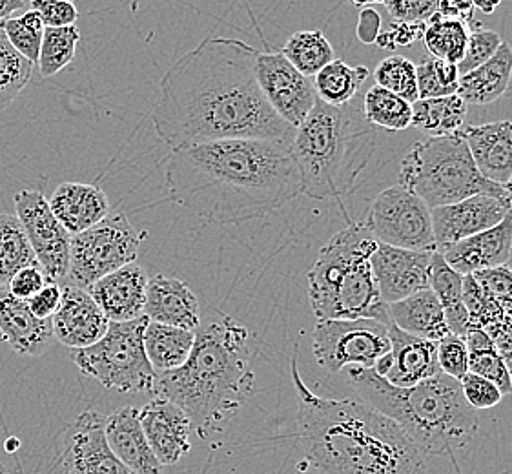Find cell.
Wrapping results in <instances>:
<instances>
[{"label":"cell","mask_w":512,"mask_h":474,"mask_svg":"<svg viewBox=\"0 0 512 474\" xmlns=\"http://www.w3.org/2000/svg\"><path fill=\"white\" fill-rule=\"evenodd\" d=\"M104 422L103 414L86 411L68 425L62 438L64 474H134L110 449Z\"/></svg>","instance_id":"9a60e30c"},{"label":"cell","mask_w":512,"mask_h":474,"mask_svg":"<svg viewBox=\"0 0 512 474\" xmlns=\"http://www.w3.org/2000/svg\"><path fill=\"white\" fill-rule=\"evenodd\" d=\"M166 188L208 223L236 225L285 207L303 194V181L290 143L241 137L172 150Z\"/></svg>","instance_id":"7a4b0ae2"},{"label":"cell","mask_w":512,"mask_h":474,"mask_svg":"<svg viewBox=\"0 0 512 474\" xmlns=\"http://www.w3.org/2000/svg\"><path fill=\"white\" fill-rule=\"evenodd\" d=\"M465 343L469 351V372L480 374L500 387L505 394L512 392V374L500 352L496 351L489 334L483 329H469L465 334Z\"/></svg>","instance_id":"d590c367"},{"label":"cell","mask_w":512,"mask_h":474,"mask_svg":"<svg viewBox=\"0 0 512 474\" xmlns=\"http://www.w3.org/2000/svg\"><path fill=\"white\" fill-rule=\"evenodd\" d=\"M146 316L130 321H110L101 340L72 351L77 369L103 385L108 391L154 392L157 372L144 352Z\"/></svg>","instance_id":"9c48e42d"},{"label":"cell","mask_w":512,"mask_h":474,"mask_svg":"<svg viewBox=\"0 0 512 474\" xmlns=\"http://www.w3.org/2000/svg\"><path fill=\"white\" fill-rule=\"evenodd\" d=\"M281 53L288 62L307 77H314L336 59L334 46L321 30L296 31L283 46Z\"/></svg>","instance_id":"e575fe53"},{"label":"cell","mask_w":512,"mask_h":474,"mask_svg":"<svg viewBox=\"0 0 512 474\" xmlns=\"http://www.w3.org/2000/svg\"><path fill=\"white\" fill-rule=\"evenodd\" d=\"M48 281H52V279L46 276V272H44L41 265L37 263V265H30V267H24L22 270H19L4 287L10 290L15 298L28 301V299L33 298Z\"/></svg>","instance_id":"816d5d0a"},{"label":"cell","mask_w":512,"mask_h":474,"mask_svg":"<svg viewBox=\"0 0 512 474\" xmlns=\"http://www.w3.org/2000/svg\"><path fill=\"white\" fill-rule=\"evenodd\" d=\"M512 245V212L498 225L440 248L443 259L461 276L507 265Z\"/></svg>","instance_id":"44dd1931"},{"label":"cell","mask_w":512,"mask_h":474,"mask_svg":"<svg viewBox=\"0 0 512 474\" xmlns=\"http://www.w3.org/2000/svg\"><path fill=\"white\" fill-rule=\"evenodd\" d=\"M26 6V0H0V22L13 17V13L22 10Z\"/></svg>","instance_id":"680465c9"},{"label":"cell","mask_w":512,"mask_h":474,"mask_svg":"<svg viewBox=\"0 0 512 474\" xmlns=\"http://www.w3.org/2000/svg\"><path fill=\"white\" fill-rule=\"evenodd\" d=\"M0 334L19 356L37 358L48 349L52 340V320H41L31 312L28 301L15 298L0 285Z\"/></svg>","instance_id":"603a6c76"},{"label":"cell","mask_w":512,"mask_h":474,"mask_svg":"<svg viewBox=\"0 0 512 474\" xmlns=\"http://www.w3.org/2000/svg\"><path fill=\"white\" fill-rule=\"evenodd\" d=\"M369 73L365 66H350L341 59H334L312 77V83L319 101L343 108L358 95L359 88L369 79Z\"/></svg>","instance_id":"d6a6232c"},{"label":"cell","mask_w":512,"mask_h":474,"mask_svg":"<svg viewBox=\"0 0 512 474\" xmlns=\"http://www.w3.org/2000/svg\"><path fill=\"white\" fill-rule=\"evenodd\" d=\"M110 320L88 290L62 287L61 305L53 314V336L70 351L90 347L103 338Z\"/></svg>","instance_id":"ffe728a7"},{"label":"cell","mask_w":512,"mask_h":474,"mask_svg":"<svg viewBox=\"0 0 512 474\" xmlns=\"http://www.w3.org/2000/svg\"><path fill=\"white\" fill-rule=\"evenodd\" d=\"M503 188H505V194H507V201H509V207H511L512 212V174L511 177H509V181L503 185Z\"/></svg>","instance_id":"6125c7cd"},{"label":"cell","mask_w":512,"mask_h":474,"mask_svg":"<svg viewBox=\"0 0 512 474\" xmlns=\"http://www.w3.org/2000/svg\"><path fill=\"white\" fill-rule=\"evenodd\" d=\"M33 62L17 52L0 30V112L24 92L33 73Z\"/></svg>","instance_id":"ab89813d"},{"label":"cell","mask_w":512,"mask_h":474,"mask_svg":"<svg viewBox=\"0 0 512 474\" xmlns=\"http://www.w3.org/2000/svg\"><path fill=\"white\" fill-rule=\"evenodd\" d=\"M463 303L469 318V329H489L505 318L502 307L472 274L463 276Z\"/></svg>","instance_id":"ee69618b"},{"label":"cell","mask_w":512,"mask_h":474,"mask_svg":"<svg viewBox=\"0 0 512 474\" xmlns=\"http://www.w3.org/2000/svg\"><path fill=\"white\" fill-rule=\"evenodd\" d=\"M0 30L4 31L6 39L22 57L37 64L44 35V24L37 11L28 10L22 15L0 22Z\"/></svg>","instance_id":"b9f144b4"},{"label":"cell","mask_w":512,"mask_h":474,"mask_svg":"<svg viewBox=\"0 0 512 474\" xmlns=\"http://www.w3.org/2000/svg\"><path fill=\"white\" fill-rule=\"evenodd\" d=\"M372 272L385 303H396L423 289H431V250H410L378 243Z\"/></svg>","instance_id":"2e32d148"},{"label":"cell","mask_w":512,"mask_h":474,"mask_svg":"<svg viewBox=\"0 0 512 474\" xmlns=\"http://www.w3.org/2000/svg\"><path fill=\"white\" fill-rule=\"evenodd\" d=\"M431 289L440 301L451 332L465 338L469 318L463 303V276L443 259L438 250L432 252Z\"/></svg>","instance_id":"4dcf8cb0"},{"label":"cell","mask_w":512,"mask_h":474,"mask_svg":"<svg viewBox=\"0 0 512 474\" xmlns=\"http://www.w3.org/2000/svg\"><path fill=\"white\" fill-rule=\"evenodd\" d=\"M390 321L414 336L425 340L440 341L451 329L445 320V312L432 289H423L409 298L389 305Z\"/></svg>","instance_id":"f1b7e54d"},{"label":"cell","mask_w":512,"mask_h":474,"mask_svg":"<svg viewBox=\"0 0 512 474\" xmlns=\"http://www.w3.org/2000/svg\"><path fill=\"white\" fill-rule=\"evenodd\" d=\"M416 77H418L420 99L447 97V95L458 93L460 72H458V66L452 62L431 57L416 66Z\"/></svg>","instance_id":"7bdbcfd3"},{"label":"cell","mask_w":512,"mask_h":474,"mask_svg":"<svg viewBox=\"0 0 512 474\" xmlns=\"http://www.w3.org/2000/svg\"><path fill=\"white\" fill-rule=\"evenodd\" d=\"M512 79L511 44L502 42L498 52L482 66L460 75L458 95L467 104L496 103L509 90Z\"/></svg>","instance_id":"83f0119b"},{"label":"cell","mask_w":512,"mask_h":474,"mask_svg":"<svg viewBox=\"0 0 512 474\" xmlns=\"http://www.w3.org/2000/svg\"><path fill=\"white\" fill-rule=\"evenodd\" d=\"M485 332L489 334L496 351L500 352L502 360L512 374V316H505L502 321L485 329Z\"/></svg>","instance_id":"11a10c76"},{"label":"cell","mask_w":512,"mask_h":474,"mask_svg":"<svg viewBox=\"0 0 512 474\" xmlns=\"http://www.w3.org/2000/svg\"><path fill=\"white\" fill-rule=\"evenodd\" d=\"M502 42V37L496 31L483 30V28L469 31L467 50L458 64L460 75L471 72L474 68L482 66L483 62L489 61L492 55L498 52Z\"/></svg>","instance_id":"f6af8a7d"},{"label":"cell","mask_w":512,"mask_h":474,"mask_svg":"<svg viewBox=\"0 0 512 474\" xmlns=\"http://www.w3.org/2000/svg\"><path fill=\"white\" fill-rule=\"evenodd\" d=\"M256 48L208 37L164 73L152 121L172 150L219 139H277L292 143L296 128L268 104L254 73Z\"/></svg>","instance_id":"6da1fadb"},{"label":"cell","mask_w":512,"mask_h":474,"mask_svg":"<svg viewBox=\"0 0 512 474\" xmlns=\"http://www.w3.org/2000/svg\"><path fill=\"white\" fill-rule=\"evenodd\" d=\"M48 203L72 236L97 225L112 210L103 188L88 183H62L53 190Z\"/></svg>","instance_id":"4316f807"},{"label":"cell","mask_w":512,"mask_h":474,"mask_svg":"<svg viewBox=\"0 0 512 474\" xmlns=\"http://www.w3.org/2000/svg\"><path fill=\"white\" fill-rule=\"evenodd\" d=\"M254 73L272 110L294 128L307 119L318 103L312 77L296 70L281 52L257 50Z\"/></svg>","instance_id":"5bb4252c"},{"label":"cell","mask_w":512,"mask_h":474,"mask_svg":"<svg viewBox=\"0 0 512 474\" xmlns=\"http://www.w3.org/2000/svg\"><path fill=\"white\" fill-rule=\"evenodd\" d=\"M148 272L139 263H128L95 281L90 294L110 321H130L144 316Z\"/></svg>","instance_id":"7402d4cb"},{"label":"cell","mask_w":512,"mask_h":474,"mask_svg":"<svg viewBox=\"0 0 512 474\" xmlns=\"http://www.w3.org/2000/svg\"><path fill=\"white\" fill-rule=\"evenodd\" d=\"M436 250L498 225L511 214L507 197L476 194L431 208Z\"/></svg>","instance_id":"e0dca14e"},{"label":"cell","mask_w":512,"mask_h":474,"mask_svg":"<svg viewBox=\"0 0 512 474\" xmlns=\"http://www.w3.org/2000/svg\"><path fill=\"white\" fill-rule=\"evenodd\" d=\"M400 186L431 208L476 194L507 197L505 188L480 174L461 132L418 141L403 157Z\"/></svg>","instance_id":"52a82bcc"},{"label":"cell","mask_w":512,"mask_h":474,"mask_svg":"<svg viewBox=\"0 0 512 474\" xmlns=\"http://www.w3.org/2000/svg\"><path fill=\"white\" fill-rule=\"evenodd\" d=\"M148 444L163 467L179 464L192 451L194 427L188 414L177 403L155 396L139 409Z\"/></svg>","instance_id":"d6986e66"},{"label":"cell","mask_w":512,"mask_h":474,"mask_svg":"<svg viewBox=\"0 0 512 474\" xmlns=\"http://www.w3.org/2000/svg\"><path fill=\"white\" fill-rule=\"evenodd\" d=\"M503 0H471L474 10H480L485 15H491L496 11V8L502 4Z\"/></svg>","instance_id":"91938a15"},{"label":"cell","mask_w":512,"mask_h":474,"mask_svg":"<svg viewBox=\"0 0 512 474\" xmlns=\"http://www.w3.org/2000/svg\"><path fill=\"white\" fill-rule=\"evenodd\" d=\"M381 33V17L374 8H363L359 13L356 35L363 44H376V39Z\"/></svg>","instance_id":"9f6ffc18"},{"label":"cell","mask_w":512,"mask_h":474,"mask_svg":"<svg viewBox=\"0 0 512 474\" xmlns=\"http://www.w3.org/2000/svg\"><path fill=\"white\" fill-rule=\"evenodd\" d=\"M31 10L37 11L44 28L73 26L79 19L75 2L70 0H30Z\"/></svg>","instance_id":"f907efd6"},{"label":"cell","mask_w":512,"mask_h":474,"mask_svg":"<svg viewBox=\"0 0 512 474\" xmlns=\"http://www.w3.org/2000/svg\"><path fill=\"white\" fill-rule=\"evenodd\" d=\"M378 243L410 250H436L431 207L403 186L383 190L363 221Z\"/></svg>","instance_id":"7c38bea8"},{"label":"cell","mask_w":512,"mask_h":474,"mask_svg":"<svg viewBox=\"0 0 512 474\" xmlns=\"http://www.w3.org/2000/svg\"><path fill=\"white\" fill-rule=\"evenodd\" d=\"M480 174L496 185H505L512 174V123L494 121L461 128Z\"/></svg>","instance_id":"484cf974"},{"label":"cell","mask_w":512,"mask_h":474,"mask_svg":"<svg viewBox=\"0 0 512 474\" xmlns=\"http://www.w3.org/2000/svg\"><path fill=\"white\" fill-rule=\"evenodd\" d=\"M507 267L511 268V270H512V245H511V252H509V259H507Z\"/></svg>","instance_id":"be15d7a7"},{"label":"cell","mask_w":512,"mask_h":474,"mask_svg":"<svg viewBox=\"0 0 512 474\" xmlns=\"http://www.w3.org/2000/svg\"><path fill=\"white\" fill-rule=\"evenodd\" d=\"M378 247L365 223H349L330 237L308 270V299L318 320L370 318L390 323L370 258Z\"/></svg>","instance_id":"8992f818"},{"label":"cell","mask_w":512,"mask_h":474,"mask_svg":"<svg viewBox=\"0 0 512 474\" xmlns=\"http://www.w3.org/2000/svg\"><path fill=\"white\" fill-rule=\"evenodd\" d=\"M144 352L157 374L175 371L185 365L194 349L195 330L179 329L157 321L146 323L143 334Z\"/></svg>","instance_id":"f546056e"},{"label":"cell","mask_w":512,"mask_h":474,"mask_svg":"<svg viewBox=\"0 0 512 474\" xmlns=\"http://www.w3.org/2000/svg\"><path fill=\"white\" fill-rule=\"evenodd\" d=\"M427 24H414V22H398L390 26L389 31H381L376 44L379 48H396V46H410L412 42L423 39Z\"/></svg>","instance_id":"f5cc1de1"},{"label":"cell","mask_w":512,"mask_h":474,"mask_svg":"<svg viewBox=\"0 0 512 474\" xmlns=\"http://www.w3.org/2000/svg\"><path fill=\"white\" fill-rule=\"evenodd\" d=\"M81 39V31L75 24L62 28H44L41 52L37 61L39 72L44 79H52L75 61L77 46Z\"/></svg>","instance_id":"f35d334b"},{"label":"cell","mask_w":512,"mask_h":474,"mask_svg":"<svg viewBox=\"0 0 512 474\" xmlns=\"http://www.w3.org/2000/svg\"><path fill=\"white\" fill-rule=\"evenodd\" d=\"M13 201L17 210L15 214L46 276L57 283L66 279L70 268L72 234L55 217L42 190H21Z\"/></svg>","instance_id":"4fadbf2b"},{"label":"cell","mask_w":512,"mask_h":474,"mask_svg":"<svg viewBox=\"0 0 512 474\" xmlns=\"http://www.w3.org/2000/svg\"><path fill=\"white\" fill-rule=\"evenodd\" d=\"M250 332L223 312H210L195 330L185 365L157 374L154 392L177 403L194 433L210 440L223 433L256 389Z\"/></svg>","instance_id":"277c9868"},{"label":"cell","mask_w":512,"mask_h":474,"mask_svg":"<svg viewBox=\"0 0 512 474\" xmlns=\"http://www.w3.org/2000/svg\"><path fill=\"white\" fill-rule=\"evenodd\" d=\"M349 148L345 112L318 99L307 119L297 126L290 143L303 181V194L312 199H328L350 192L352 183L345 176Z\"/></svg>","instance_id":"ba28073f"},{"label":"cell","mask_w":512,"mask_h":474,"mask_svg":"<svg viewBox=\"0 0 512 474\" xmlns=\"http://www.w3.org/2000/svg\"><path fill=\"white\" fill-rule=\"evenodd\" d=\"M390 351L381 356L374 371L396 387H412L440 374L438 341L425 340L420 336L398 329L389 323Z\"/></svg>","instance_id":"ac0fdd59"},{"label":"cell","mask_w":512,"mask_h":474,"mask_svg":"<svg viewBox=\"0 0 512 474\" xmlns=\"http://www.w3.org/2000/svg\"><path fill=\"white\" fill-rule=\"evenodd\" d=\"M37 263L17 214H0V285H6L22 268Z\"/></svg>","instance_id":"836d02e7"},{"label":"cell","mask_w":512,"mask_h":474,"mask_svg":"<svg viewBox=\"0 0 512 474\" xmlns=\"http://www.w3.org/2000/svg\"><path fill=\"white\" fill-rule=\"evenodd\" d=\"M70 2H75V0H70Z\"/></svg>","instance_id":"03108f58"},{"label":"cell","mask_w":512,"mask_h":474,"mask_svg":"<svg viewBox=\"0 0 512 474\" xmlns=\"http://www.w3.org/2000/svg\"><path fill=\"white\" fill-rule=\"evenodd\" d=\"M299 444L319 474H427V454L398 423L363 400H328L308 389L297 367Z\"/></svg>","instance_id":"3957f363"},{"label":"cell","mask_w":512,"mask_h":474,"mask_svg":"<svg viewBox=\"0 0 512 474\" xmlns=\"http://www.w3.org/2000/svg\"><path fill=\"white\" fill-rule=\"evenodd\" d=\"M106 442L113 454L134 474H163L139 420V409L123 407L104 422Z\"/></svg>","instance_id":"d4e9b609"},{"label":"cell","mask_w":512,"mask_h":474,"mask_svg":"<svg viewBox=\"0 0 512 474\" xmlns=\"http://www.w3.org/2000/svg\"><path fill=\"white\" fill-rule=\"evenodd\" d=\"M62 298V287L57 281H48L33 298L28 299L31 312L41 320H52L53 314L59 309Z\"/></svg>","instance_id":"db71d44e"},{"label":"cell","mask_w":512,"mask_h":474,"mask_svg":"<svg viewBox=\"0 0 512 474\" xmlns=\"http://www.w3.org/2000/svg\"><path fill=\"white\" fill-rule=\"evenodd\" d=\"M469 24L458 19H447V17H434L423 33V44L431 57L441 61L460 64L467 41H469Z\"/></svg>","instance_id":"74e56055"},{"label":"cell","mask_w":512,"mask_h":474,"mask_svg":"<svg viewBox=\"0 0 512 474\" xmlns=\"http://www.w3.org/2000/svg\"><path fill=\"white\" fill-rule=\"evenodd\" d=\"M143 314L150 321L179 329L197 330L201 325V309L194 290L185 281L168 276L148 279Z\"/></svg>","instance_id":"cb8c5ba5"},{"label":"cell","mask_w":512,"mask_h":474,"mask_svg":"<svg viewBox=\"0 0 512 474\" xmlns=\"http://www.w3.org/2000/svg\"><path fill=\"white\" fill-rule=\"evenodd\" d=\"M143 241L144 232H139L128 217L110 212L97 225L73 234L68 285L90 290L95 281L137 261Z\"/></svg>","instance_id":"30bf717a"},{"label":"cell","mask_w":512,"mask_h":474,"mask_svg":"<svg viewBox=\"0 0 512 474\" xmlns=\"http://www.w3.org/2000/svg\"><path fill=\"white\" fill-rule=\"evenodd\" d=\"M8 473V469H6V465L2 464V462H0V474H6Z\"/></svg>","instance_id":"e7e4bbea"},{"label":"cell","mask_w":512,"mask_h":474,"mask_svg":"<svg viewBox=\"0 0 512 474\" xmlns=\"http://www.w3.org/2000/svg\"><path fill=\"white\" fill-rule=\"evenodd\" d=\"M363 112L370 124L383 128L390 134L403 132L412 124V103L401 99L396 93L381 88L378 84H374L369 92L365 93Z\"/></svg>","instance_id":"8d00e7d4"},{"label":"cell","mask_w":512,"mask_h":474,"mask_svg":"<svg viewBox=\"0 0 512 474\" xmlns=\"http://www.w3.org/2000/svg\"><path fill=\"white\" fill-rule=\"evenodd\" d=\"M438 363L441 372L461 380L469 372V351L463 336L449 332L438 341Z\"/></svg>","instance_id":"bcb514c9"},{"label":"cell","mask_w":512,"mask_h":474,"mask_svg":"<svg viewBox=\"0 0 512 474\" xmlns=\"http://www.w3.org/2000/svg\"><path fill=\"white\" fill-rule=\"evenodd\" d=\"M467 106L458 93L412 103V124L421 132L438 137L460 132L467 117Z\"/></svg>","instance_id":"1f68e13d"},{"label":"cell","mask_w":512,"mask_h":474,"mask_svg":"<svg viewBox=\"0 0 512 474\" xmlns=\"http://www.w3.org/2000/svg\"><path fill=\"white\" fill-rule=\"evenodd\" d=\"M441 0H387L385 6L398 22L429 24L436 17Z\"/></svg>","instance_id":"681fc988"},{"label":"cell","mask_w":512,"mask_h":474,"mask_svg":"<svg viewBox=\"0 0 512 474\" xmlns=\"http://www.w3.org/2000/svg\"><path fill=\"white\" fill-rule=\"evenodd\" d=\"M354 6H358V8H367L370 4H385L387 0H350Z\"/></svg>","instance_id":"94428289"},{"label":"cell","mask_w":512,"mask_h":474,"mask_svg":"<svg viewBox=\"0 0 512 474\" xmlns=\"http://www.w3.org/2000/svg\"><path fill=\"white\" fill-rule=\"evenodd\" d=\"M483 289L491 294L494 301L502 307L505 316H512V270L503 267L485 268L472 274Z\"/></svg>","instance_id":"c3c4849f"},{"label":"cell","mask_w":512,"mask_h":474,"mask_svg":"<svg viewBox=\"0 0 512 474\" xmlns=\"http://www.w3.org/2000/svg\"><path fill=\"white\" fill-rule=\"evenodd\" d=\"M312 351L319 367L332 374L350 367L374 369L390 351L389 325L370 318L318 320Z\"/></svg>","instance_id":"8fae6325"},{"label":"cell","mask_w":512,"mask_h":474,"mask_svg":"<svg viewBox=\"0 0 512 474\" xmlns=\"http://www.w3.org/2000/svg\"><path fill=\"white\" fill-rule=\"evenodd\" d=\"M472 13H474V6L471 0H441L436 17L458 19L469 24L472 21Z\"/></svg>","instance_id":"6f0895ef"},{"label":"cell","mask_w":512,"mask_h":474,"mask_svg":"<svg viewBox=\"0 0 512 474\" xmlns=\"http://www.w3.org/2000/svg\"><path fill=\"white\" fill-rule=\"evenodd\" d=\"M374 81L381 88L400 95L401 99L409 103L420 99L416 64L403 55H390L379 62L374 70Z\"/></svg>","instance_id":"60d3db41"},{"label":"cell","mask_w":512,"mask_h":474,"mask_svg":"<svg viewBox=\"0 0 512 474\" xmlns=\"http://www.w3.org/2000/svg\"><path fill=\"white\" fill-rule=\"evenodd\" d=\"M461 391L467 403L476 411H485L492 409L498 403L502 402L503 392L496 383L483 378L480 374L467 372L460 380Z\"/></svg>","instance_id":"7dc6e473"},{"label":"cell","mask_w":512,"mask_h":474,"mask_svg":"<svg viewBox=\"0 0 512 474\" xmlns=\"http://www.w3.org/2000/svg\"><path fill=\"white\" fill-rule=\"evenodd\" d=\"M349 383L359 400L398 423L425 454L452 458L480 429L460 380L445 372L412 387H396L374 369L350 367Z\"/></svg>","instance_id":"5b68a950"}]
</instances>
